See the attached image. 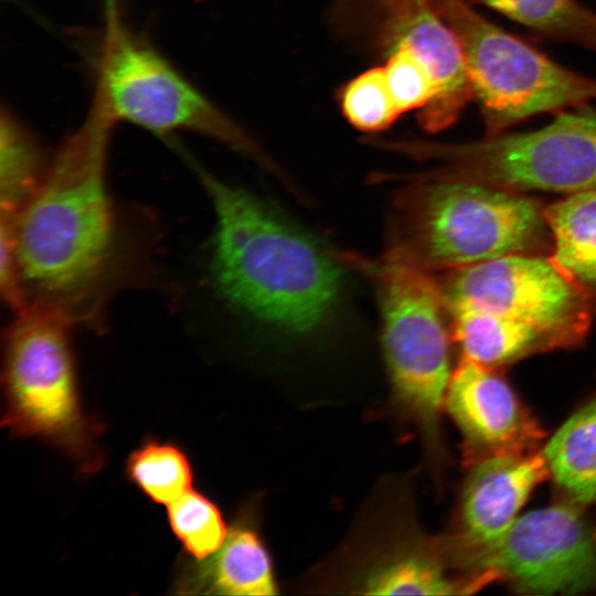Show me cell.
I'll return each instance as SVG.
<instances>
[{"label":"cell","instance_id":"cell-1","mask_svg":"<svg viewBox=\"0 0 596 596\" xmlns=\"http://www.w3.org/2000/svg\"><path fill=\"white\" fill-rule=\"evenodd\" d=\"M113 125L92 103L33 196L12 220L1 217L29 304L56 306L75 322L95 308L115 257L117 224L106 182Z\"/></svg>","mask_w":596,"mask_h":596},{"label":"cell","instance_id":"cell-2","mask_svg":"<svg viewBox=\"0 0 596 596\" xmlns=\"http://www.w3.org/2000/svg\"><path fill=\"white\" fill-rule=\"evenodd\" d=\"M213 203L211 273L240 310L291 332H308L333 310L341 272L312 237L245 190L200 171Z\"/></svg>","mask_w":596,"mask_h":596},{"label":"cell","instance_id":"cell-3","mask_svg":"<svg viewBox=\"0 0 596 596\" xmlns=\"http://www.w3.org/2000/svg\"><path fill=\"white\" fill-rule=\"evenodd\" d=\"M544 209L522 192L438 169L398 192L390 248L432 274L511 254L549 255Z\"/></svg>","mask_w":596,"mask_h":596},{"label":"cell","instance_id":"cell-4","mask_svg":"<svg viewBox=\"0 0 596 596\" xmlns=\"http://www.w3.org/2000/svg\"><path fill=\"white\" fill-rule=\"evenodd\" d=\"M74 319L63 309L31 301L15 312L2 341L1 427L60 451L85 476L106 456L105 425L87 413L71 345Z\"/></svg>","mask_w":596,"mask_h":596},{"label":"cell","instance_id":"cell-5","mask_svg":"<svg viewBox=\"0 0 596 596\" xmlns=\"http://www.w3.org/2000/svg\"><path fill=\"white\" fill-rule=\"evenodd\" d=\"M102 40L93 103L114 124L159 136L195 132L273 168L251 136L150 42L128 30L118 13L107 15Z\"/></svg>","mask_w":596,"mask_h":596},{"label":"cell","instance_id":"cell-6","mask_svg":"<svg viewBox=\"0 0 596 596\" xmlns=\"http://www.w3.org/2000/svg\"><path fill=\"white\" fill-rule=\"evenodd\" d=\"M457 35L486 136L543 113L596 100V81L554 62L476 12L465 0H432Z\"/></svg>","mask_w":596,"mask_h":596},{"label":"cell","instance_id":"cell-7","mask_svg":"<svg viewBox=\"0 0 596 596\" xmlns=\"http://www.w3.org/2000/svg\"><path fill=\"white\" fill-rule=\"evenodd\" d=\"M385 146L439 161L445 172L511 191L572 194L596 189V108L588 104L560 110L551 123L526 132H502L465 143Z\"/></svg>","mask_w":596,"mask_h":596},{"label":"cell","instance_id":"cell-8","mask_svg":"<svg viewBox=\"0 0 596 596\" xmlns=\"http://www.w3.org/2000/svg\"><path fill=\"white\" fill-rule=\"evenodd\" d=\"M372 269L395 393L439 446L440 412L451 376V334L437 279L391 248Z\"/></svg>","mask_w":596,"mask_h":596},{"label":"cell","instance_id":"cell-9","mask_svg":"<svg viewBox=\"0 0 596 596\" xmlns=\"http://www.w3.org/2000/svg\"><path fill=\"white\" fill-rule=\"evenodd\" d=\"M566 499L518 518L500 536L453 539L454 563L483 587L502 582L528 594H572L596 587V519Z\"/></svg>","mask_w":596,"mask_h":596},{"label":"cell","instance_id":"cell-10","mask_svg":"<svg viewBox=\"0 0 596 596\" xmlns=\"http://www.w3.org/2000/svg\"><path fill=\"white\" fill-rule=\"evenodd\" d=\"M437 283L446 307L472 305L529 324L554 349L579 345L596 313V304L539 254H511L447 270Z\"/></svg>","mask_w":596,"mask_h":596},{"label":"cell","instance_id":"cell-11","mask_svg":"<svg viewBox=\"0 0 596 596\" xmlns=\"http://www.w3.org/2000/svg\"><path fill=\"white\" fill-rule=\"evenodd\" d=\"M464 437L468 466L493 456L539 451L544 430L497 370L461 358L445 398Z\"/></svg>","mask_w":596,"mask_h":596},{"label":"cell","instance_id":"cell-12","mask_svg":"<svg viewBox=\"0 0 596 596\" xmlns=\"http://www.w3.org/2000/svg\"><path fill=\"white\" fill-rule=\"evenodd\" d=\"M381 49L395 42L411 45L429 66L436 94L418 111V121L430 132L453 125L473 98L461 44L432 0H389L376 12Z\"/></svg>","mask_w":596,"mask_h":596},{"label":"cell","instance_id":"cell-13","mask_svg":"<svg viewBox=\"0 0 596 596\" xmlns=\"http://www.w3.org/2000/svg\"><path fill=\"white\" fill-rule=\"evenodd\" d=\"M456 541L478 543L503 534L534 488L549 475L543 451L485 458L469 466Z\"/></svg>","mask_w":596,"mask_h":596},{"label":"cell","instance_id":"cell-14","mask_svg":"<svg viewBox=\"0 0 596 596\" xmlns=\"http://www.w3.org/2000/svg\"><path fill=\"white\" fill-rule=\"evenodd\" d=\"M171 593L178 595H273L276 585L270 560L259 536L245 521L227 530L210 556H179Z\"/></svg>","mask_w":596,"mask_h":596},{"label":"cell","instance_id":"cell-15","mask_svg":"<svg viewBox=\"0 0 596 596\" xmlns=\"http://www.w3.org/2000/svg\"><path fill=\"white\" fill-rule=\"evenodd\" d=\"M451 339L462 358L498 370L529 355L555 350L533 327L487 309L459 304L447 306Z\"/></svg>","mask_w":596,"mask_h":596},{"label":"cell","instance_id":"cell-16","mask_svg":"<svg viewBox=\"0 0 596 596\" xmlns=\"http://www.w3.org/2000/svg\"><path fill=\"white\" fill-rule=\"evenodd\" d=\"M553 265L596 304V189L568 194L544 209Z\"/></svg>","mask_w":596,"mask_h":596},{"label":"cell","instance_id":"cell-17","mask_svg":"<svg viewBox=\"0 0 596 596\" xmlns=\"http://www.w3.org/2000/svg\"><path fill=\"white\" fill-rule=\"evenodd\" d=\"M542 451L567 499L596 504V394L567 418Z\"/></svg>","mask_w":596,"mask_h":596},{"label":"cell","instance_id":"cell-18","mask_svg":"<svg viewBox=\"0 0 596 596\" xmlns=\"http://www.w3.org/2000/svg\"><path fill=\"white\" fill-rule=\"evenodd\" d=\"M42 150L31 132L7 109L0 125L1 216L12 220L33 196L44 179Z\"/></svg>","mask_w":596,"mask_h":596},{"label":"cell","instance_id":"cell-19","mask_svg":"<svg viewBox=\"0 0 596 596\" xmlns=\"http://www.w3.org/2000/svg\"><path fill=\"white\" fill-rule=\"evenodd\" d=\"M128 481L157 504L168 505L193 488L194 469L177 444L146 437L126 459Z\"/></svg>","mask_w":596,"mask_h":596},{"label":"cell","instance_id":"cell-20","mask_svg":"<svg viewBox=\"0 0 596 596\" xmlns=\"http://www.w3.org/2000/svg\"><path fill=\"white\" fill-rule=\"evenodd\" d=\"M482 3L547 38L596 51V12L577 0H465Z\"/></svg>","mask_w":596,"mask_h":596},{"label":"cell","instance_id":"cell-21","mask_svg":"<svg viewBox=\"0 0 596 596\" xmlns=\"http://www.w3.org/2000/svg\"><path fill=\"white\" fill-rule=\"evenodd\" d=\"M364 587L372 595H449L478 590L469 581L447 576L438 561L419 555L389 563L374 572Z\"/></svg>","mask_w":596,"mask_h":596},{"label":"cell","instance_id":"cell-22","mask_svg":"<svg viewBox=\"0 0 596 596\" xmlns=\"http://www.w3.org/2000/svg\"><path fill=\"white\" fill-rule=\"evenodd\" d=\"M167 518L183 553L193 558L213 554L227 534L219 507L193 488L167 505Z\"/></svg>","mask_w":596,"mask_h":596},{"label":"cell","instance_id":"cell-23","mask_svg":"<svg viewBox=\"0 0 596 596\" xmlns=\"http://www.w3.org/2000/svg\"><path fill=\"white\" fill-rule=\"evenodd\" d=\"M339 99L345 119L362 131L384 130L401 115L383 66L370 68L345 83Z\"/></svg>","mask_w":596,"mask_h":596},{"label":"cell","instance_id":"cell-24","mask_svg":"<svg viewBox=\"0 0 596 596\" xmlns=\"http://www.w3.org/2000/svg\"><path fill=\"white\" fill-rule=\"evenodd\" d=\"M387 85L401 114L422 110L434 98L437 87L424 58L407 43L395 42L382 49Z\"/></svg>","mask_w":596,"mask_h":596},{"label":"cell","instance_id":"cell-25","mask_svg":"<svg viewBox=\"0 0 596 596\" xmlns=\"http://www.w3.org/2000/svg\"><path fill=\"white\" fill-rule=\"evenodd\" d=\"M385 0H338V3L349 10H358L362 8V4H371L374 10L381 6Z\"/></svg>","mask_w":596,"mask_h":596},{"label":"cell","instance_id":"cell-26","mask_svg":"<svg viewBox=\"0 0 596 596\" xmlns=\"http://www.w3.org/2000/svg\"><path fill=\"white\" fill-rule=\"evenodd\" d=\"M105 1H106L107 14L118 12L119 0H105Z\"/></svg>","mask_w":596,"mask_h":596}]
</instances>
